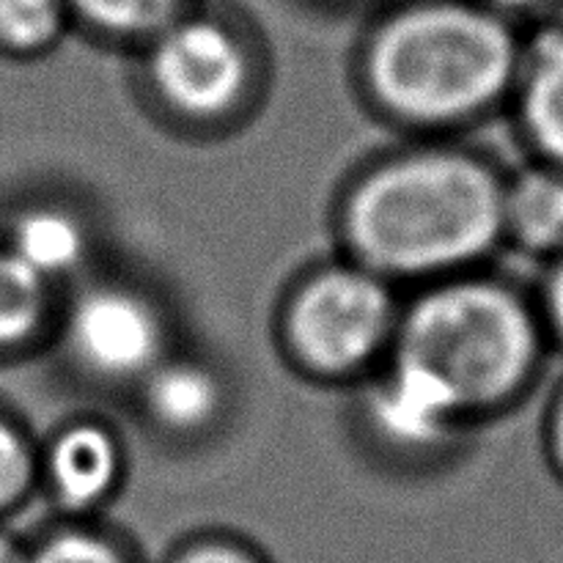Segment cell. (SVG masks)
<instances>
[{
    "instance_id": "44dd1931",
    "label": "cell",
    "mask_w": 563,
    "mask_h": 563,
    "mask_svg": "<svg viewBox=\"0 0 563 563\" xmlns=\"http://www.w3.org/2000/svg\"><path fill=\"white\" fill-rule=\"evenodd\" d=\"M548 440H550V456H553V465L563 478V388H561L559 399H555L553 412H550Z\"/></svg>"
},
{
    "instance_id": "277c9868",
    "label": "cell",
    "mask_w": 563,
    "mask_h": 563,
    "mask_svg": "<svg viewBox=\"0 0 563 563\" xmlns=\"http://www.w3.org/2000/svg\"><path fill=\"white\" fill-rule=\"evenodd\" d=\"M390 324V295L363 269H328L302 286L289 330L297 352L322 372H350L374 355Z\"/></svg>"
},
{
    "instance_id": "7c38bea8",
    "label": "cell",
    "mask_w": 563,
    "mask_h": 563,
    "mask_svg": "<svg viewBox=\"0 0 563 563\" xmlns=\"http://www.w3.org/2000/svg\"><path fill=\"white\" fill-rule=\"evenodd\" d=\"M223 390L218 377L198 363H168L148 377L146 405L159 423L176 432L207 427L218 412Z\"/></svg>"
},
{
    "instance_id": "3957f363",
    "label": "cell",
    "mask_w": 563,
    "mask_h": 563,
    "mask_svg": "<svg viewBox=\"0 0 563 563\" xmlns=\"http://www.w3.org/2000/svg\"><path fill=\"white\" fill-rule=\"evenodd\" d=\"M544 328L500 284H454L423 297L401 328L396 363L427 374L460 412L511 399L537 374Z\"/></svg>"
},
{
    "instance_id": "ffe728a7",
    "label": "cell",
    "mask_w": 563,
    "mask_h": 563,
    "mask_svg": "<svg viewBox=\"0 0 563 563\" xmlns=\"http://www.w3.org/2000/svg\"><path fill=\"white\" fill-rule=\"evenodd\" d=\"M482 3L493 5L495 11H500V14L511 16L517 22V16L548 14L550 9H555L563 0H482Z\"/></svg>"
},
{
    "instance_id": "30bf717a",
    "label": "cell",
    "mask_w": 563,
    "mask_h": 563,
    "mask_svg": "<svg viewBox=\"0 0 563 563\" xmlns=\"http://www.w3.org/2000/svg\"><path fill=\"white\" fill-rule=\"evenodd\" d=\"M506 229L528 251L544 256L563 253V168L539 165L517 176L506 190Z\"/></svg>"
},
{
    "instance_id": "e0dca14e",
    "label": "cell",
    "mask_w": 563,
    "mask_h": 563,
    "mask_svg": "<svg viewBox=\"0 0 563 563\" xmlns=\"http://www.w3.org/2000/svg\"><path fill=\"white\" fill-rule=\"evenodd\" d=\"M33 482V454L25 434L0 416V515L14 509Z\"/></svg>"
},
{
    "instance_id": "4fadbf2b",
    "label": "cell",
    "mask_w": 563,
    "mask_h": 563,
    "mask_svg": "<svg viewBox=\"0 0 563 563\" xmlns=\"http://www.w3.org/2000/svg\"><path fill=\"white\" fill-rule=\"evenodd\" d=\"M49 280L0 245V352L16 350L36 335L47 317Z\"/></svg>"
},
{
    "instance_id": "9a60e30c",
    "label": "cell",
    "mask_w": 563,
    "mask_h": 563,
    "mask_svg": "<svg viewBox=\"0 0 563 563\" xmlns=\"http://www.w3.org/2000/svg\"><path fill=\"white\" fill-rule=\"evenodd\" d=\"M69 20L66 0H0V53H42L58 42Z\"/></svg>"
},
{
    "instance_id": "8992f818",
    "label": "cell",
    "mask_w": 563,
    "mask_h": 563,
    "mask_svg": "<svg viewBox=\"0 0 563 563\" xmlns=\"http://www.w3.org/2000/svg\"><path fill=\"white\" fill-rule=\"evenodd\" d=\"M71 350L104 377H132L154 366L163 346V324L141 295L99 286L75 302L69 319Z\"/></svg>"
},
{
    "instance_id": "d6986e66",
    "label": "cell",
    "mask_w": 563,
    "mask_h": 563,
    "mask_svg": "<svg viewBox=\"0 0 563 563\" xmlns=\"http://www.w3.org/2000/svg\"><path fill=\"white\" fill-rule=\"evenodd\" d=\"M544 324L563 344V253L553 258L548 284H544Z\"/></svg>"
},
{
    "instance_id": "7402d4cb",
    "label": "cell",
    "mask_w": 563,
    "mask_h": 563,
    "mask_svg": "<svg viewBox=\"0 0 563 563\" xmlns=\"http://www.w3.org/2000/svg\"><path fill=\"white\" fill-rule=\"evenodd\" d=\"M0 563H31V548L0 528Z\"/></svg>"
},
{
    "instance_id": "7a4b0ae2",
    "label": "cell",
    "mask_w": 563,
    "mask_h": 563,
    "mask_svg": "<svg viewBox=\"0 0 563 563\" xmlns=\"http://www.w3.org/2000/svg\"><path fill=\"white\" fill-rule=\"evenodd\" d=\"M506 229V190L478 159L427 152L374 170L346 207L352 245L374 267L429 273L482 256Z\"/></svg>"
},
{
    "instance_id": "ac0fdd59",
    "label": "cell",
    "mask_w": 563,
    "mask_h": 563,
    "mask_svg": "<svg viewBox=\"0 0 563 563\" xmlns=\"http://www.w3.org/2000/svg\"><path fill=\"white\" fill-rule=\"evenodd\" d=\"M168 563H264V559L231 539H201L174 553Z\"/></svg>"
},
{
    "instance_id": "2e32d148",
    "label": "cell",
    "mask_w": 563,
    "mask_h": 563,
    "mask_svg": "<svg viewBox=\"0 0 563 563\" xmlns=\"http://www.w3.org/2000/svg\"><path fill=\"white\" fill-rule=\"evenodd\" d=\"M31 563H135L113 539L88 528H60L31 548Z\"/></svg>"
},
{
    "instance_id": "ba28073f",
    "label": "cell",
    "mask_w": 563,
    "mask_h": 563,
    "mask_svg": "<svg viewBox=\"0 0 563 563\" xmlns=\"http://www.w3.org/2000/svg\"><path fill=\"white\" fill-rule=\"evenodd\" d=\"M460 407L427 374L396 363L388 383L374 396V423L401 445H432L460 418Z\"/></svg>"
},
{
    "instance_id": "8fae6325",
    "label": "cell",
    "mask_w": 563,
    "mask_h": 563,
    "mask_svg": "<svg viewBox=\"0 0 563 563\" xmlns=\"http://www.w3.org/2000/svg\"><path fill=\"white\" fill-rule=\"evenodd\" d=\"M5 247L44 280L77 267L86 253V234L69 212L55 207H33L16 214Z\"/></svg>"
},
{
    "instance_id": "5bb4252c",
    "label": "cell",
    "mask_w": 563,
    "mask_h": 563,
    "mask_svg": "<svg viewBox=\"0 0 563 563\" xmlns=\"http://www.w3.org/2000/svg\"><path fill=\"white\" fill-rule=\"evenodd\" d=\"M71 20L121 38H152L185 14L192 0H66Z\"/></svg>"
},
{
    "instance_id": "9c48e42d",
    "label": "cell",
    "mask_w": 563,
    "mask_h": 563,
    "mask_svg": "<svg viewBox=\"0 0 563 563\" xmlns=\"http://www.w3.org/2000/svg\"><path fill=\"white\" fill-rule=\"evenodd\" d=\"M49 478L66 506H93L113 489L121 471L115 440L93 423H80L55 440L49 451Z\"/></svg>"
},
{
    "instance_id": "5b68a950",
    "label": "cell",
    "mask_w": 563,
    "mask_h": 563,
    "mask_svg": "<svg viewBox=\"0 0 563 563\" xmlns=\"http://www.w3.org/2000/svg\"><path fill=\"white\" fill-rule=\"evenodd\" d=\"M148 69L163 97L192 115L229 110L251 75L247 47L231 20L192 5L152 36Z\"/></svg>"
},
{
    "instance_id": "6da1fadb",
    "label": "cell",
    "mask_w": 563,
    "mask_h": 563,
    "mask_svg": "<svg viewBox=\"0 0 563 563\" xmlns=\"http://www.w3.org/2000/svg\"><path fill=\"white\" fill-rule=\"evenodd\" d=\"M522 42L515 20L482 0H407L374 27L366 75L396 113L456 119L517 86Z\"/></svg>"
},
{
    "instance_id": "52a82bcc",
    "label": "cell",
    "mask_w": 563,
    "mask_h": 563,
    "mask_svg": "<svg viewBox=\"0 0 563 563\" xmlns=\"http://www.w3.org/2000/svg\"><path fill=\"white\" fill-rule=\"evenodd\" d=\"M520 115L544 163L563 168V22H542L522 42Z\"/></svg>"
}]
</instances>
